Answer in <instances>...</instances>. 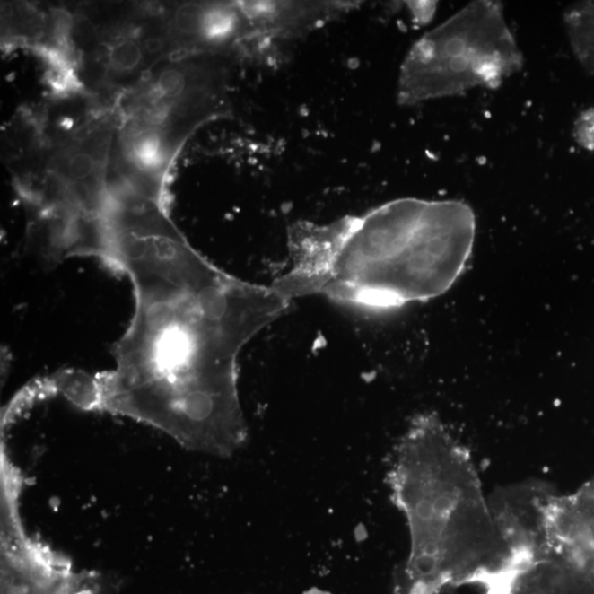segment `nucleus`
I'll return each instance as SVG.
<instances>
[{
	"mask_svg": "<svg viewBox=\"0 0 594 594\" xmlns=\"http://www.w3.org/2000/svg\"><path fill=\"white\" fill-rule=\"evenodd\" d=\"M100 258L130 276L135 311L114 349L116 369L91 384L84 402L92 397L207 451L226 454L241 445L247 427L238 359L253 337L287 314L292 301L272 285L218 269L157 203L111 217Z\"/></svg>",
	"mask_w": 594,
	"mask_h": 594,
	"instance_id": "1",
	"label": "nucleus"
},
{
	"mask_svg": "<svg viewBox=\"0 0 594 594\" xmlns=\"http://www.w3.org/2000/svg\"><path fill=\"white\" fill-rule=\"evenodd\" d=\"M476 216L459 201L400 198L363 215L289 228L291 267L272 287L286 299L324 296L394 310L444 295L474 251Z\"/></svg>",
	"mask_w": 594,
	"mask_h": 594,
	"instance_id": "2",
	"label": "nucleus"
},
{
	"mask_svg": "<svg viewBox=\"0 0 594 594\" xmlns=\"http://www.w3.org/2000/svg\"><path fill=\"white\" fill-rule=\"evenodd\" d=\"M388 482L410 534L407 572L434 593L447 582L518 573L470 452L434 413L414 417Z\"/></svg>",
	"mask_w": 594,
	"mask_h": 594,
	"instance_id": "3",
	"label": "nucleus"
},
{
	"mask_svg": "<svg viewBox=\"0 0 594 594\" xmlns=\"http://www.w3.org/2000/svg\"><path fill=\"white\" fill-rule=\"evenodd\" d=\"M523 66V56L498 2L470 3L414 43L402 63L397 101L414 106L499 86Z\"/></svg>",
	"mask_w": 594,
	"mask_h": 594,
	"instance_id": "4",
	"label": "nucleus"
},
{
	"mask_svg": "<svg viewBox=\"0 0 594 594\" xmlns=\"http://www.w3.org/2000/svg\"><path fill=\"white\" fill-rule=\"evenodd\" d=\"M70 52L83 91L115 109L173 55L163 4H109L72 13Z\"/></svg>",
	"mask_w": 594,
	"mask_h": 594,
	"instance_id": "5",
	"label": "nucleus"
},
{
	"mask_svg": "<svg viewBox=\"0 0 594 594\" xmlns=\"http://www.w3.org/2000/svg\"><path fill=\"white\" fill-rule=\"evenodd\" d=\"M233 56L174 53L116 105L120 129L140 131L178 155L199 127L229 113Z\"/></svg>",
	"mask_w": 594,
	"mask_h": 594,
	"instance_id": "6",
	"label": "nucleus"
},
{
	"mask_svg": "<svg viewBox=\"0 0 594 594\" xmlns=\"http://www.w3.org/2000/svg\"><path fill=\"white\" fill-rule=\"evenodd\" d=\"M353 11L349 2H187L163 4L173 53L238 52L295 40Z\"/></svg>",
	"mask_w": 594,
	"mask_h": 594,
	"instance_id": "7",
	"label": "nucleus"
},
{
	"mask_svg": "<svg viewBox=\"0 0 594 594\" xmlns=\"http://www.w3.org/2000/svg\"><path fill=\"white\" fill-rule=\"evenodd\" d=\"M553 492L544 484H520L495 492L489 500L495 522L523 574L546 557V505Z\"/></svg>",
	"mask_w": 594,
	"mask_h": 594,
	"instance_id": "8",
	"label": "nucleus"
},
{
	"mask_svg": "<svg viewBox=\"0 0 594 594\" xmlns=\"http://www.w3.org/2000/svg\"><path fill=\"white\" fill-rule=\"evenodd\" d=\"M94 577L40 559L12 560L3 572V594H100Z\"/></svg>",
	"mask_w": 594,
	"mask_h": 594,
	"instance_id": "9",
	"label": "nucleus"
},
{
	"mask_svg": "<svg viewBox=\"0 0 594 594\" xmlns=\"http://www.w3.org/2000/svg\"><path fill=\"white\" fill-rule=\"evenodd\" d=\"M563 19L574 56L584 71L594 75V2L572 4Z\"/></svg>",
	"mask_w": 594,
	"mask_h": 594,
	"instance_id": "10",
	"label": "nucleus"
},
{
	"mask_svg": "<svg viewBox=\"0 0 594 594\" xmlns=\"http://www.w3.org/2000/svg\"><path fill=\"white\" fill-rule=\"evenodd\" d=\"M574 139L581 147L594 153V107L578 117L573 128Z\"/></svg>",
	"mask_w": 594,
	"mask_h": 594,
	"instance_id": "11",
	"label": "nucleus"
},
{
	"mask_svg": "<svg viewBox=\"0 0 594 594\" xmlns=\"http://www.w3.org/2000/svg\"><path fill=\"white\" fill-rule=\"evenodd\" d=\"M116 187H129V185H115V187H110V188H109V191L110 188H116ZM133 188H134V187H133ZM139 189H140V188H139ZM147 192H148V191H147ZM151 193H153V192H151ZM107 194H109V193H107ZM155 194H158V193H155ZM161 195H163V194H161ZM104 202H105V201H104ZM103 204H104V203H103ZM101 206H103V205H101ZM99 212H100V211H99ZM95 216H96V215H95ZM95 216H94V217H95ZM94 217H92V218H94ZM92 219H91V223H90L89 240H87V243H86V247H85L84 255H85V252H86L87 245H89V240H90V236H91V223H92Z\"/></svg>",
	"mask_w": 594,
	"mask_h": 594,
	"instance_id": "12",
	"label": "nucleus"
},
{
	"mask_svg": "<svg viewBox=\"0 0 594 594\" xmlns=\"http://www.w3.org/2000/svg\"><path fill=\"white\" fill-rule=\"evenodd\" d=\"M117 188H124V187H116V188H110L109 191H111V189ZM129 188H133V187H129ZM138 189H139V188H138ZM143 191H144V189H143ZM145 192H147V191H145ZM150 193H151V192H150ZM154 194H155V193H154ZM159 195H160V194H159ZM107 197H109V194H107ZM106 198H107V197H106ZM105 201H106V199H105ZM104 203H105V202H104ZM103 205H104V204H103ZM100 208H101V207H100ZM96 215H97V214H96ZM94 218H95V217H94ZM94 218H92V219H94ZM92 223H91V229H92ZM91 237H92V231H91V236H90L89 245H90V241H91ZM89 245H87L86 249H89ZM85 255H87V250H86V252H85Z\"/></svg>",
	"mask_w": 594,
	"mask_h": 594,
	"instance_id": "13",
	"label": "nucleus"
},
{
	"mask_svg": "<svg viewBox=\"0 0 594 594\" xmlns=\"http://www.w3.org/2000/svg\"><path fill=\"white\" fill-rule=\"evenodd\" d=\"M124 188H129V187H124ZM117 188H114V189H117ZM114 189H111V191H114ZM137 189H138V188H137ZM111 191H109V193H110ZM141 191H143V189H141ZM144 192H145V191H144ZM149 193H150V192H149ZM153 194H154V193H153ZM158 195H159V194H158ZM163 197H164V195H163ZM106 199H107V198H106ZM105 202H106V201H105ZM101 207H103V206H101ZM100 209H101V208H100ZM97 214H99V213H97ZM96 216H97V215H96ZM96 216H95V217H96ZM94 219H95V218H94ZM94 219H92V223H94ZM91 240H92V237H91ZM90 243H91V241H90ZM89 248H90V245H89ZM87 253H89V249H87Z\"/></svg>",
	"mask_w": 594,
	"mask_h": 594,
	"instance_id": "14",
	"label": "nucleus"
}]
</instances>
